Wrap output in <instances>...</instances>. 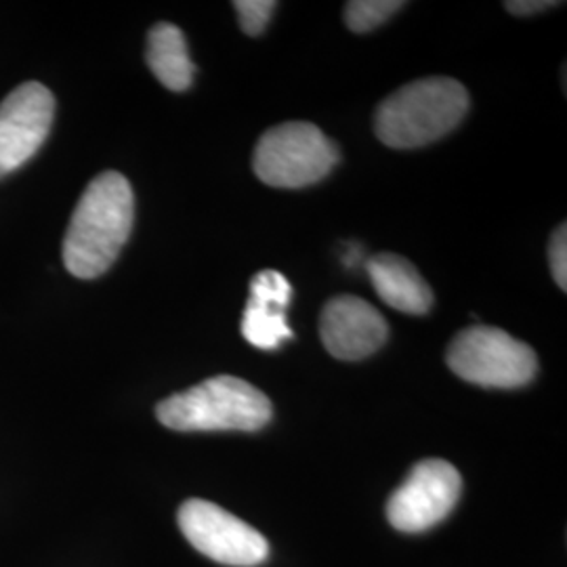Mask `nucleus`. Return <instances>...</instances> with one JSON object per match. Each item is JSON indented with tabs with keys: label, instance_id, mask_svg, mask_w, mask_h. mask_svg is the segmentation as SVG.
<instances>
[{
	"label": "nucleus",
	"instance_id": "obj_1",
	"mask_svg": "<svg viewBox=\"0 0 567 567\" xmlns=\"http://www.w3.org/2000/svg\"><path fill=\"white\" fill-rule=\"evenodd\" d=\"M135 219V196L121 173L97 175L82 192L63 240L65 269L81 280L105 274L118 259Z\"/></svg>",
	"mask_w": 567,
	"mask_h": 567
},
{
	"label": "nucleus",
	"instance_id": "obj_2",
	"mask_svg": "<svg viewBox=\"0 0 567 567\" xmlns=\"http://www.w3.org/2000/svg\"><path fill=\"white\" fill-rule=\"evenodd\" d=\"M468 93L454 79L433 76L410 82L377 110L374 131L395 150L423 147L442 140L465 118Z\"/></svg>",
	"mask_w": 567,
	"mask_h": 567
},
{
	"label": "nucleus",
	"instance_id": "obj_3",
	"mask_svg": "<svg viewBox=\"0 0 567 567\" xmlns=\"http://www.w3.org/2000/svg\"><path fill=\"white\" fill-rule=\"evenodd\" d=\"M274 408L264 391L238 377H213L156 405V416L173 431H259Z\"/></svg>",
	"mask_w": 567,
	"mask_h": 567
},
{
	"label": "nucleus",
	"instance_id": "obj_4",
	"mask_svg": "<svg viewBox=\"0 0 567 567\" xmlns=\"http://www.w3.org/2000/svg\"><path fill=\"white\" fill-rule=\"evenodd\" d=\"M337 163V145L311 122H284L269 128L252 156L257 177L282 189L322 182Z\"/></svg>",
	"mask_w": 567,
	"mask_h": 567
},
{
	"label": "nucleus",
	"instance_id": "obj_5",
	"mask_svg": "<svg viewBox=\"0 0 567 567\" xmlns=\"http://www.w3.org/2000/svg\"><path fill=\"white\" fill-rule=\"evenodd\" d=\"M447 365L466 383L487 389L524 386L538 372L529 344L489 326H473L456 334L447 349Z\"/></svg>",
	"mask_w": 567,
	"mask_h": 567
},
{
	"label": "nucleus",
	"instance_id": "obj_6",
	"mask_svg": "<svg viewBox=\"0 0 567 567\" xmlns=\"http://www.w3.org/2000/svg\"><path fill=\"white\" fill-rule=\"evenodd\" d=\"M177 519L187 543L217 564L261 566L269 555V545L259 529L215 503L189 498L179 508Z\"/></svg>",
	"mask_w": 567,
	"mask_h": 567
},
{
	"label": "nucleus",
	"instance_id": "obj_7",
	"mask_svg": "<svg viewBox=\"0 0 567 567\" xmlns=\"http://www.w3.org/2000/svg\"><path fill=\"white\" fill-rule=\"evenodd\" d=\"M463 477L447 461L429 458L410 471L386 503L389 524L408 534L426 532L444 522L458 505Z\"/></svg>",
	"mask_w": 567,
	"mask_h": 567
},
{
	"label": "nucleus",
	"instance_id": "obj_8",
	"mask_svg": "<svg viewBox=\"0 0 567 567\" xmlns=\"http://www.w3.org/2000/svg\"><path fill=\"white\" fill-rule=\"evenodd\" d=\"M55 97L41 82H23L0 103V179L28 163L51 133Z\"/></svg>",
	"mask_w": 567,
	"mask_h": 567
},
{
	"label": "nucleus",
	"instance_id": "obj_9",
	"mask_svg": "<svg viewBox=\"0 0 567 567\" xmlns=\"http://www.w3.org/2000/svg\"><path fill=\"white\" fill-rule=\"evenodd\" d=\"M320 337L330 355L355 362L379 351L389 337L386 320L364 299L341 295L326 303Z\"/></svg>",
	"mask_w": 567,
	"mask_h": 567
},
{
	"label": "nucleus",
	"instance_id": "obj_10",
	"mask_svg": "<svg viewBox=\"0 0 567 567\" xmlns=\"http://www.w3.org/2000/svg\"><path fill=\"white\" fill-rule=\"evenodd\" d=\"M292 301V286L280 271L267 269L252 278L243 318L244 339L257 349L274 351L292 339L286 309Z\"/></svg>",
	"mask_w": 567,
	"mask_h": 567
},
{
	"label": "nucleus",
	"instance_id": "obj_11",
	"mask_svg": "<svg viewBox=\"0 0 567 567\" xmlns=\"http://www.w3.org/2000/svg\"><path fill=\"white\" fill-rule=\"evenodd\" d=\"M368 276L379 297L402 313L425 316L433 305V290L404 257L377 255L368 261Z\"/></svg>",
	"mask_w": 567,
	"mask_h": 567
},
{
	"label": "nucleus",
	"instance_id": "obj_12",
	"mask_svg": "<svg viewBox=\"0 0 567 567\" xmlns=\"http://www.w3.org/2000/svg\"><path fill=\"white\" fill-rule=\"evenodd\" d=\"M145 60L154 76L163 82L168 91L183 93L194 82V61L189 60L187 42L182 30L173 23H156L147 34Z\"/></svg>",
	"mask_w": 567,
	"mask_h": 567
},
{
	"label": "nucleus",
	"instance_id": "obj_13",
	"mask_svg": "<svg viewBox=\"0 0 567 567\" xmlns=\"http://www.w3.org/2000/svg\"><path fill=\"white\" fill-rule=\"evenodd\" d=\"M402 7V0H353L344 7V21L351 32L364 34L385 23Z\"/></svg>",
	"mask_w": 567,
	"mask_h": 567
},
{
	"label": "nucleus",
	"instance_id": "obj_14",
	"mask_svg": "<svg viewBox=\"0 0 567 567\" xmlns=\"http://www.w3.org/2000/svg\"><path fill=\"white\" fill-rule=\"evenodd\" d=\"M276 7H278V2H271V0H238V2H234L240 25L248 37H259L264 32Z\"/></svg>",
	"mask_w": 567,
	"mask_h": 567
},
{
	"label": "nucleus",
	"instance_id": "obj_15",
	"mask_svg": "<svg viewBox=\"0 0 567 567\" xmlns=\"http://www.w3.org/2000/svg\"><path fill=\"white\" fill-rule=\"evenodd\" d=\"M548 259H550V271L555 282L561 286V290L567 288V229L566 224L559 225L550 238L548 246Z\"/></svg>",
	"mask_w": 567,
	"mask_h": 567
},
{
	"label": "nucleus",
	"instance_id": "obj_16",
	"mask_svg": "<svg viewBox=\"0 0 567 567\" xmlns=\"http://www.w3.org/2000/svg\"><path fill=\"white\" fill-rule=\"evenodd\" d=\"M548 7H557L555 0H511L507 9L515 16H534L540 11H547Z\"/></svg>",
	"mask_w": 567,
	"mask_h": 567
}]
</instances>
